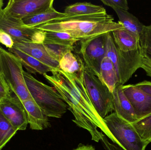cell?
<instances>
[{"label":"cell","mask_w":151,"mask_h":150,"mask_svg":"<svg viewBox=\"0 0 151 150\" xmlns=\"http://www.w3.org/2000/svg\"><path fill=\"white\" fill-rule=\"evenodd\" d=\"M35 28L45 31L65 33L79 41L111 33L124 28L107 12L89 15H71L50 21Z\"/></svg>","instance_id":"1"},{"label":"cell","mask_w":151,"mask_h":150,"mask_svg":"<svg viewBox=\"0 0 151 150\" xmlns=\"http://www.w3.org/2000/svg\"><path fill=\"white\" fill-rule=\"evenodd\" d=\"M24 75L32 98L45 114L51 118H62L68 106L55 88L37 80L26 71H24Z\"/></svg>","instance_id":"2"},{"label":"cell","mask_w":151,"mask_h":150,"mask_svg":"<svg viewBox=\"0 0 151 150\" xmlns=\"http://www.w3.org/2000/svg\"><path fill=\"white\" fill-rule=\"evenodd\" d=\"M105 56L111 61L116 70L119 84L124 85L141 68L144 55L142 48L123 52L115 45L111 33H108L105 34Z\"/></svg>","instance_id":"3"},{"label":"cell","mask_w":151,"mask_h":150,"mask_svg":"<svg viewBox=\"0 0 151 150\" xmlns=\"http://www.w3.org/2000/svg\"><path fill=\"white\" fill-rule=\"evenodd\" d=\"M104 119L114 144L124 150H145L149 144L142 139L131 123L119 117L115 112Z\"/></svg>","instance_id":"4"},{"label":"cell","mask_w":151,"mask_h":150,"mask_svg":"<svg viewBox=\"0 0 151 150\" xmlns=\"http://www.w3.org/2000/svg\"><path fill=\"white\" fill-rule=\"evenodd\" d=\"M2 75L11 91L21 101L32 99L25 81L23 65L15 55L2 47Z\"/></svg>","instance_id":"5"},{"label":"cell","mask_w":151,"mask_h":150,"mask_svg":"<svg viewBox=\"0 0 151 150\" xmlns=\"http://www.w3.org/2000/svg\"><path fill=\"white\" fill-rule=\"evenodd\" d=\"M84 85L93 106L103 119L114 111L112 93L87 66L83 70Z\"/></svg>","instance_id":"6"},{"label":"cell","mask_w":151,"mask_h":150,"mask_svg":"<svg viewBox=\"0 0 151 150\" xmlns=\"http://www.w3.org/2000/svg\"><path fill=\"white\" fill-rule=\"evenodd\" d=\"M0 30L4 31L13 39L14 43L32 42L42 44L46 31L34 27L25 26L22 19L14 18L4 9L0 10Z\"/></svg>","instance_id":"7"},{"label":"cell","mask_w":151,"mask_h":150,"mask_svg":"<svg viewBox=\"0 0 151 150\" xmlns=\"http://www.w3.org/2000/svg\"><path fill=\"white\" fill-rule=\"evenodd\" d=\"M80 53L85 66L99 77L101 63L106 55L105 34L80 41Z\"/></svg>","instance_id":"8"},{"label":"cell","mask_w":151,"mask_h":150,"mask_svg":"<svg viewBox=\"0 0 151 150\" xmlns=\"http://www.w3.org/2000/svg\"><path fill=\"white\" fill-rule=\"evenodd\" d=\"M54 3V0H10L4 9L12 17L22 19L46 11Z\"/></svg>","instance_id":"9"},{"label":"cell","mask_w":151,"mask_h":150,"mask_svg":"<svg viewBox=\"0 0 151 150\" xmlns=\"http://www.w3.org/2000/svg\"><path fill=\"white\" fill-rule=\"evenodd\" d=\"M0 112L17 131L25 130L28 124L22 101L17 97H9L0 104Z\"/></svg>","instance_id":"10"},{"label":"cell","mask_w":151,"mask_h":150,"mask_svg":"<svg viewBox=\"0 0 151 150\" xmlns=\"http://www.w3.org/2000/svg\"><path fill=\"white\" fill-rule=\"evenodd\" d=\"M123 92L134 108L137 119L151 112V96L134 85H122Z\"/></svg>","instance_id":"11"},{"label":"cell","mask_w":151,"mask_h":150,"mask_svg":"<svg viewBox=\"0 0 151 150\" xmlns=\"http://www.w3.org/2000/svg\"><path fill=\"white\" fill-rule=\"evenodd\" d=\"M122 85L119 84L112 92L114 112L124 120L132 123L138 119L133 107L123 92Z\"/></svg>","instance_id":"12"},{"label":"cell","mask_w":151,"mask_h":150,"mask_svg":"<svg viewBox=\"0 0 151 150\" xmlns=\"http://www.w3.org/2000/svg\"><path fill=\"white\" fill-rule=\"evenodd\" d=\"M22 102L25 109L28 124L31 129L42 130L50 127L49 117L33 99Z\"/></svg>","instance_id":"13"},{"label":"cell","mask_w":151,"mask_h":150,"mask_svg":"<svg viewBox=\"0 0 151 150\" xmlns=\"http://www.w3.org/2000/svg\"><path fill=\"white\" fill-rule=\"evenodd\" d=\"M17 49L35 58L42 63L55 70L60 69L59 62L50 57L47 53L42 44L32 42L14 43Z\"/></svg>","instance_id":"14"},{"label":"cell","mask_w":151,"mask_h":150,"mask_svg":"<svg viewBox=\"0 0 151 150\" xmlns=\"http://www.w3.org/2000/svg\"><path fill=\"white\" fill-rule=\"evenodd\" d=\"M114 43L118 48L128 52L136 51L142 48L140 45V36L125 29H118L112 32Z\"/></svg>","instance_id":"15"},{"label":"cell","mask_w":151,"mask_h":150,"mask_svg":"<svg viewBox=\"0 0 151 150\" xmlns=\"http://www.w3.org/2000/svg\"><path fill=\"white\" fill-rule=\"evenodd\" d=\"M8 51L19 59L23 66L30 74L35 75L38 73L40 75H44L48 72L52 73L56 70L15 48L8 49Z\"/></svg>","instance_id":"16"},{"label":"cell","mask_w":151,"mask_h":150,"mask_svg":"<svg viewBox=\"0 0 151 150\" xmlns=\"http://www.w3.org/2000/svg\"><path fill=\"white\" fill-rule=\"evenodd\" d=\"M69 15L64 12L62 13L57 11L52 6L46 11L26 17L22 20L25 26L34 27L55 19L65 17Z\"/></svg>","instance_id":"17"},{"label":"cell","mask_w":151,"mask_h":150,"mask_svg":"<svg viewBox=\"0 0 151 150\" xmlns=\"http://www.w3.org/2000/svg\"><path fill=\"white\" fill-rule=\"evenodd\" d=\"M99 78L112 93L119 84L115 68L111 61L106 56H105L101 63Z\"/></svg>","instance_id":"18"},{"label":"cell","mask_w":151,"mask_h":150,"mask_svg":"<svg viewBox=\"0 0 151 150\" xmlns=\"http://www.w3.org/2000/svg\"><path fill=\"white\" fill-rule=\"evenodd\" d=\"M116 12L123 27L130 32L140 36L143 30V24L137 17L129 12L128 11L119 9H113Z\"/></svg>","instance_id":"19"},{"label":"cell","mask_w":151,"mask_h":150,"mask_svg":"<svg viewBox=\"0 0 151 150\" xmlns=\"http://www.w3.org/2000/svg\"><path fill=\"white\" fill-rule=\"evenodd\" d=\"M106 12L102 6L89 2H77L66 7L64 13L71 15H89Z\"/></svg>","instance_id":"20"},{"label":"cell","mask_w":151,"mask_h":150,"mask_svg":"<svg viewBox=\"0 0 151 150\" xmlns=\"http://www.w3.org/2000/svg\"><path fill=\"white\" fill-rule=\"evenodd\" d=\"M59 63V68L61 70L70 74L80 73L85 66L82 60L72 52L66 54Z\"/></svg>","instance_id":"21"},{"label":"cell","mask_w":151,"mask_h":150,"mask_svg":"<svg viewBox=\"0 0 151 150\" xmlns=\"http://www.w3.org/2000/svg\"><path fill=\"white\" fill-rule=\"evenodd\" d=\"M78 41V40L65 33L46 31V36L43 43L73 47V45Z\"/></svg>","instance_id":"22"},{"label":"cell","mask_w":151,"mask_h":150,"mask_svg":"<svg viewBox=\"0 0 151 150\" xmlns=\"http://www.w3.org/2000/svg\"><path fill=\"white\" fill-rule=\"evenodd\" d=\"M131 124L143 141L151 143V113Z\"/></svg>","instance_id":"23"},{"label":"cell","mask_w":151,"mask_h":150,"mask_svg":"<svg viewBox=\"0 0 151 150\" xmlns=\"http://www.w3.org/2000/svg\"><path fill=\"white\" fill-rule=\"evenodd\" d=\"M17 132L0 112V150Z\"/></svg>","instance_id":"24"},{"label":"cell","mask_w":151,"mask_h":150,"mask_svg":"<svg viewBox=\"0 0 151 150\" xmlns=\"http://www.w3.org/2000/svg\"><path fill=\"white\" fill-rule=\"evenodd\" d=\"M43 45L49 55L59 62L67 53L72 52L73 47L51 43H43Z\"/></svg>","instance_id":"25"},{"label":"cell","mask_w":151,"mask_h":150,"mask_svg":"<svg viewBox=\"0 0 151 150\" xmlns=\"http://www.w3.org/2000/svg\"><path fill=\"white\" fill-rule=\"evenodd\" d=\"M140 41L142 48L151 49V24L144 25L142 32L140 35Z\"/></svg>","instance_id":"26"},{"label":"cell","mask_w":151,"mask_h":150,"mask_svg":"<svg viewBox=\"0 0 151 150\" xmlns=\"http://www.w3.org/2000/svg\"><path fill=\"white\" fill-rule=\"evenodd\" d=\"M101 1L105 5L109 6L112 9L115 8L126 11H128L129 9L127 0H101Z\"/></svg>","instance_id":"27"},{"label":"cell","mask_w":151,"mask_h":150,"mask_svg":"<svg viewBox=\"0 0 151 150\" xmlns=\"http://www.w3.org/2000/svg\"><path fill=\"white\" fill-rule=\"evenodd\" d=\"M11 91L5 82L3 75L0 76V104L4 100L11 97Z\"/></svg>","instance_id":"28"},{"label":"cell","mask_w":151,"mask_h":150,"mask_svg":"<svg viewBox=\"0 0 151 150\" xmlns=\"http://www.w3.org/2000/svg\"><path fill=\"white\" fill-rule=\"evenodd\" d=\"M0 43L11 49L14 47V41L13 39L7 33L0 30Z\"/></svg>","instance_id":"29"},{"label":"cell","mask_w":151,"mask_h":150,"mask_svg":"<svg viewBox=\"0 0 151 150\" xmlns=\"http://www.w3.org/2000/svg\"><path fill=\"white\" fill-rule=\"evenodd\" d=\"M141 68L144 70L148 76L151 77V60L145 55L142 60Z\"/></svg>","instance_id":"30"},{"label":"cell","mask_w":151,"mask_h":150,"mask_svg":"<svg viewBox=\"0 0 151 150\" xmlns=\"http://www.w3.org/2000/svg\"><path fill=\"white\" fill-rule=\"evenodd\" d=\"M134 85L142 90L143 91L147 93V94L151 96V82L145 80L142 82L136 84Z\"/></svg>","instance_id":"31"},{"label":"cell","mask_w":151,"mask_h":150,"mask_svg":"<svg viewBox=\"0 0 151 150\" xmlns=\"http://www.w3.org/2000/svg\"><path fill=\"white\" fill-rule=\"evenodd\" d=\"M101 141L106 150H124L118 145L110 143L106 136L103 138Z\"/></svg>","instance_id":"32"},{"label":"cell","mask_w":151,"mask_h":150,"mask_svg":"<svg viewBox=\"0 0 151 150\" xmlns=\"http://www.w3.org/2000/svg\"><path fill=\"white\" fill-rule=\"evenodd\" d=\"M74 150H96L95 148L91 145H82L79 146Z\"/></svg>","instance_id":"33"},{"label":"cell","mask_w":151,"mask_h":150,"mask_svg":"<svg viewBox=\"0 0 151 150\" xmlns=\"http://www.w3.org/2000/svg\"><path fill=\"white\" fill-rule=\"evenodd\" d=\"M145 55L151 60V49L149 48H142Z\"/></svg>","instance_id":"34"},{"label":"cell","mask_w":151,"mask_h":150,"mask_svg":"<svg viewBox=\"0 0 151 150\" xmlns=\"http://www.w3.org/2000/svg\"><path fill=\"white\" fill-rule=\"evenodd\" d=\"M2 47L0 46V76L2 75V70L1 63V49Z\"/></svg>","instance_id":"35"},{"label":"cell","mask_w":151,"mask_h":150,"mask_svg":"<svg viewBox=\"0 0 151 150\" xmlns=\"http://www.w3.org/2000/svg\"><path fill=\"white\" fill-rule=\"evenodd\" d=\"M4 5V1L3 0H0V10L2 9Z\"/></svg>","instance_id":"36"}]
</instances>
